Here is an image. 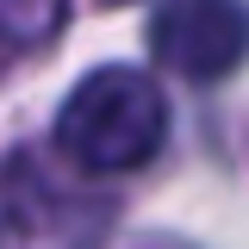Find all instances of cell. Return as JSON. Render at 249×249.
Instances as JSON below:
<instances>
[{
  "mask_svg": "<svg viewBox=\"0 0 249 249\" xmlns=\"http://www.w3.org/2000/svg\"><path fill=\"white\" fill-rule=\"evenodd\" d=\"M168 137V100L143 69H93L56 112V150L88 175L143 168Z\"/></svg>",
  "mask_w": 249,
  "mask_h": 249,
  "instance_id": "6da1fadb",
  "label": "cell"
},
{
  "mask_svg": "<svg viewBox=\"0 0 249 249\" xmlns=\"http://www.w3.org/2000/svg\"><path fill=\"white\" fill-rule=\"evenodd\" d=\"M150 50L187 81H218L249 56V0H162Z\"/></svg>",
  "mask_w": 249,
  "mask_h": 249,
  "instance_id": "7a4b0ae2",
  "label": "cell"
},
{
  "mask_svg": "<svg viewBox=\"0 0 249 249\" xmlns=\"http://www.w3.org/2000/svg\"><path fill=\"white\" fill-rule=\"evenodd\" d=\"M62 25V0H0V44L25 50Z\"/></svg>",
  "mask_w": 249,
  "mask_h": 249,
  "instance_id": "3957f363",
  "label": "cell"
}]
</instances>
